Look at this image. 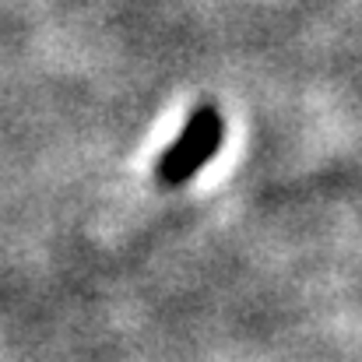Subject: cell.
<instances>
[{
	"mask_svg": "<svg viewBox=\"0 0 362 362\" xmlns=\"http://www.w3.org/2000/svg\"><path fill=\"white\" fill-rule=\"evenodd\" d=\"M222 137H226V123H222V117H218L215 110H208V106L197 110V113L187 120L180 141L158 158V180L169 183V187L187 183V180L222 148Z\"/></svg>",
	"mask_w": 362,
	"mask_h": 362,
	"instance_id": "cell-1",
	"label": "cell"
}]
</instances>
